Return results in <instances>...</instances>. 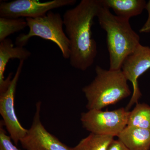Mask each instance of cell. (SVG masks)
Masks as SVG:
<instances>
[{
	"mask_svg": "<svg viewBox=\"0 0 150 150\" xmlns=\"http://www.w3.org/2000/svg\"><path fill=\"white\" fill-rule=\"evenodd\" d=\"M101 6L100 0H82L63 16L65 33L71 47L70 64L75 69L86 71L96 58L97 47L91 27Z\"/></svg>",
	"mask_w": 150,
	"mask_h": 150,
	"instance_id": "1",
	"label": "cell"
},
{
	"mask_svg": "<svg viewBox=\"0 0 150 150\" xmlns=\"http://www.w3.org/2000/svg\"><path fill=\"white\" fill-rule=\"evenodd\" d=\"M97 18L107 34L109 69H121L124 60L140 44L139 36L132 29L129 20L113 15L110 9L102 5Z\"/></svg>",
	"mask_w": 150,
	"mask_h": 150,
	"instance_id": "2",
	"label": "cell"
},
{
	"mask_svg": "<svg viewBox=\"0 0 150 150\" xmlns=\"http://www.w3.org/2000/svg\"><path fill=\"white\" fill-rule=\"evenodd\" d=\"M95 71L93 80L82 89L88 110H102L131 95L128 80L121 69L105 70L96 66Z\"/></svg>",
	"mask_w": 150,
	"mask_h": 150,
	"instance_id": "3",
	"label": "cell"
},
{
	"mask_svg": "<svg viewBox=\"0 0 150 150\" xmlns=\"http://www.w3.org/2000/svg\"><path fill=\"white\" fill-rule=\"evenodd\" d=\"M29 31L20 34L16 39V46L24 47L31 38L39 37L54 42L62 52V56L69 59L71 47L69 40L64 29L63 18L59 13L52 11L37 18H25Z\"/></svg>",
	"mask_w": 150,
	"mask_h": 150,
	"instance_id": "4",
	"label": "cell"
},
{
	"mask_svg": "<svg viewBox=\"0 0 150 150\" xmlns=\"http://www.w3.org/2000/svg\"><path fill=\"white\" fill-rule=\"evenodd\" d=\"M129 113L123 108L110 111L93 109L82 113L81 121L91 133L117 137L127 126Z\"/></svg>",
	"mask_w": 150,
	"mask_h": 150,
	"instance_id": "5",
	"label": "cell"
},
{
	"mask_svg": "<svg viewBox=\"0 0 150 150\" xmlns=\"http://www.w3.org/2000/svg\"><path fill=\"white\" fill-rule=\"evenodd\" d=\"M76 0H54L41 2L36 0H15L0 4V16L9 18H37L55 9L72 6Z\"/></svg>",
	"mask_w": 150,
	"mask_h": 150,
	"instance_id": "6",
	"label": "cell"
},
{
	"mask_svg": "<svg viewBox=\"0 0 150 150\" xmlns=\"http://www.w3.org/2000/svg\"><path fill=\"white\" fill-rule=\"evenodd\" d=\"M24 61H20L15 74L8 88L0 93V114L11 139L17 145L27 134L28 130L20 123L16 114L14 107L15 97L17 84L21 74Z\"/></svg>",
	"mask_w": 150,
	"mask_h": 150,
	"instance_id": "7",
	"label": "cell"
},
{
	"mask_svg": "<svg viewBox=\"0 0 150 150\" xmlns=\"http://www.w3.org/2000/svg\"><path fill=\"white\" fill-rule=\"evenodd\" d=\"M41 105L40 101L36 103L32 125L20 142L23 148L25 150H75L61 142L44 127L40 119Z\"/></svg>",
	"mask_w": 150,
	"mask_h": 150,
	"instance_id": "8",
	"label": "cell"
},
{
	"mask_svg": "<svg viewBox=\"0 0 150 150\" xmlns=\"http://www.w3.org/2000/svg\"><path fill=\"white\" fill-rule=\"evenodd\" d=\"M150 69V48L140 44L123 62L121 70L133 87L132 96L126 107L128 110L133 105L138 103L142 94L138 84L139 77Z\"/></svg>",
	"mask_w": 150,
	"mask_h": 150,
	"instance_id": "9",
	"label": "cell"
},
{
	"mask_svg": "<svg viewBox=\"0 0 150 150\" xmlns=\"http://www.w3.org/2000/svg\"><path fill=\"white\" fill-rule=\"evenodd\" d=\"M31 55V52L24 47L14 46L10 38H6L0 42V93L4 91L8 88L12 79V73H10L6 79L4 76L9 60L16 59L25 61Z\"/></svg>",
	"mask_w": 150,
	"mask_h": 150,
	"instance_id": "10",
	"label": "cell"
},
{
	"mask_svg": "<svg viewBox=\"0 0 150 150\" xmlns=\"http://www.w3.org/2000/svg\"><path fill=\"white\" fill-rule=\"evenodd\" d=\"M130 150H149L150 130L127 126L118 136Z\"/></svg>",
	"mask_w": 150,
	"mask_h": 150,
	"instance_id": "11",
	"label": "cell"
},
{
	"mask_svg": "<svg viewBox=\"0 0 150 150\" xmlns=\"http://www.w3.org/2000/svg\"><path fill=\"white\" fill-rule=\"evenodd\" d=\"M103 6L112 9L115 15L129 20L141 14L146 7L144 0H100Z\"/></svg>",
	"mask_w": 150,
	"mask_h": 150,
	"instance_id": "12",
	"label": "cell"
},
{
	"mask_svg": "<svg viewBox=\"0 0 150 150\" xmlns=\"http://www.w3.org/2000/svg\"><path fill=\"white\" fill-rule=\"evenodd\" d=\"M127 126L150 130V106L145 103L136 104L129 111Z\"/></svg>",
	"mask_w": 150,
	"mask_h": 150,
	"instance_id": "13",
	"label": "cell"
},
{
	"mask_svg": "<svg viewBox=\"0 0 150 150\" xmlns=\"http://www.w3.org/2000/svg\"><path fill=\"white\" fill-rule=\"evenodd\" d=\"M114 137L91 133L74 148L75 150H107Z\"/></svg>",
	"mask_w": 150,
	"mask_h": 150,
	"instance_id": "14",
	"label": "cell"
},
{
	"mask_svg": "<svg viewBox=\"0 0 150 150\" xmlns=\"http://www.w3.org/2000/svg\"><path fill=\"white\" fill-rule=\"evenodd\" d=\"M28 27L25 19L0 17V42L8 36Z\"/></svg>",
	"mask_w": 150,
	"mask_h": 150,
	"instance_id": "15",
	"label": "cell"
},
{
	"mask_svg": "<svg viewBox=\"0 0 150 150\" xmlns=\"http://www.w3.org/2000/svg\"><path fill=\"white\" fill-rule=\"evenodd\" d=\"M3 121L0 123V150H21L13 144L10 136L4 129Z\"/></svg>",
	"mask_w": 150,
	"mask_h": 150,
	"instance_id": "16",
	"label": "cell"
},
{
	"mask_svg": "<svg viewBox=\"0 0 150 150\" xmlns=\"http://www.w3.org/2000/svg\"><path fill=\"white\" fill-rule=\"evenodd\" d=\"M107 150H130L120 140H112Z\"/></svg>",
	"mask_w": 150,
	"mask_h": 150,
	"instance_id": "17",
	"label": "cell"
},
{
	"mask_svg": "<svg viewBox=\"0 0 150 150\" xmlns=\"http://www.w3.org/2000/svg\"><path fill=\"white\" fill-rule=\"evenodd\" d=\"M145 9L148 12V18L144 26L140 30V33H149L150 32V1L146 4Z\"/></svg>",
	"mask_w": 150,
	"mask_h": 150,
	"instance_id": "18",
	"label": "cell"
}]
</instances>
